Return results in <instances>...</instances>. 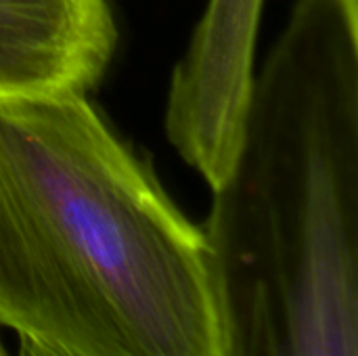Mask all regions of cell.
Listing matches in <instances>:
<instances>
[{
    "label": "cell",
    "mask_w": 358,
    "mask_h": 356,
    "mask_svg": "<svg viewBox=\"0 0 358 356\" xmlns=\"http://www.w3.org/2000/svg\"><path fill=\"white\" fill-rule=\"evenodd\" d=\"M0 325L65 356H220L201 227L86 92L0 103Z\"/></svg>",
    "instance_id": "6da1fadb"
},
{
    "label": "cell",
    "mask_w": 358,
    "mask_h": 356,
    "mask_svg": "<svg viewBox=\"0 0 358 356\" xmlns=\"http://www.w3.org/2000/svg\"><path fill=\"white\" fill-rule=\"evenodd\" d=\"M220 356H358V17L296 0L201 227Z\"/></svg>",
    "instance_id": "7a4b0ae2"
},
{
    "label": "cell",
    "mask_w": 358,
    "mask_h": 356,
    "mask_svg": "<svg viewBox=\"0 0 358 356\" xmlns=\"http://www.w3.org/2000/svg\"><path fill=\"white\" fill-rule=\"evenodd\" d=\"M115 42L107 0H0V103L88 94Z\"/></svg>",
    "instance_id": "3957f363"
},
{
    "label": "cell",
    "mask_w": 358,
    "mask_h": 356,
    "mask_svg": "<svg viewBox=\"0 0 358 356\" xmlns=\"http://www.w3.org/2000/svg\"><path fill=\"white\" fill-rule=\"evenodd\" d=\"M13 356H65L61 355L59 350L55 348H48L36 340H29V338H21L19 336V342H17V350L13 353Z\"/></svg>",
    "instance_id": "277c9868"
},
{
    "label": "cell",
    "mask_w": 358,
    "mask_h": 356,
    "mask_svg": "<svg viewBox=\"0 0 358 356\" xmlns=\"http://www.w3.org/2000/svg\"><path fill=\"white\" fill-rule=\"evenodd\" d=\"M0 356H13V353H8L6 346L2 344V338H0Z\"/></svg>",
    "instance_id": "5b68a950"
},
{
    "label": "cell",
    "mask_w": 358,
    "mask_h": 356,
    "mask_svg": "<svg viewBox=\"0 0 358 356\" xmlns=\"http://www.w3.org/2000/svg\"><path fill=\"white\" fill-rule=\"evenodd\" d=\"M346 4H348V6H350L352 10H357V13H358V0H346Z\"/></svg>",
    "instance_id": "8992f818"
}]
</instances>
